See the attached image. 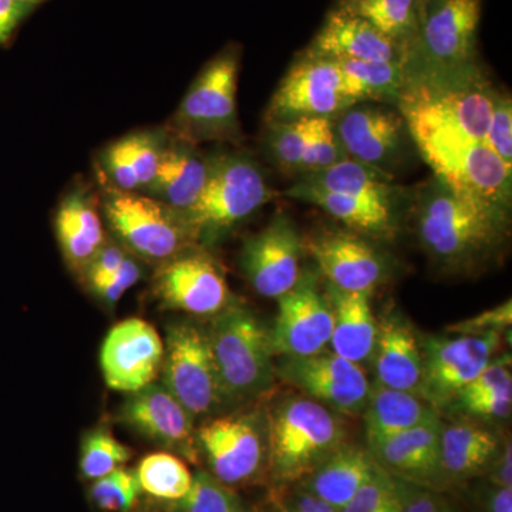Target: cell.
Instances as JSON below:
<instances>
[{
	"mask_svg": "<svg viewBox=\"0 0 512 512\" xmlns=\"http://www.w3.org/2000/svg\"><path fill=\"white\" fill-rule=\"evenodd\" d=\"M495 93L476 63L434 66L406 50L396 106L424 158L485 143Z\"/></svg>",
	"mask_w": 512,
	"mask_h": 512,
	"instance_id": "cell-1",
	"label": "cell"
},
{
	"mask_svg": "<svg viewBox=\"0 0 512 512\" xmlns=\"http://www.w3.org/2000/svg\"><path fill=\"white\" fill-rule=\"evenodd\" d=\"M410 202L421 245L447 271H476L510 237L508 208L458 192L436 175L412 192Z\"/></svg>",
	"mask_w": 512,
	"mask_h": 512,
	"instance_id": "cell-2",
	"label": "cell"
},
{
	"mask_svg": "<svg viewBox=\"0 0 512 512\" xmlns=\"http://www.w3.org/2000/svg\"><path fill=\"white\" fill-rule=\"evenodd\" d=\"M266 424L269 473L279 487L301 483L348 439L342 414L301 393L279 397Z\"/></svg>",
	"mask_w": 512,
	"mask_h": 512,
	"instance_id": "cell-3",
	"label": "cell"
},
{
	"mask_svg": "<svg viewBox=\"0 0 512 512\" xmlns=\"http://www.w3.org/2000/svg\"><path fill=\"white\" fill-rule=\"evenodd\" d=\"M224 402H242L268 392L276 373L269 330L254 312L232 301L207 329Z\"/></svg>",
	"mask_w": 512,
	"mask_h": 512,
	"instance_id": "cell-4",
	"label": "cell"
},
{
	"mask_svg": "<svg viewBox=\"0 0 512 512\" xmlns=\"http://www.w3.org/2000/svg\"><path fill=\"white\" fill-rule=\"evenodd\" d=\"M261 167L245 154L208 158V175L200 198L183 212L195 242L218 237L274 198Z\"/></svg>",
	"mask_w": 512,
	"mask_h": 512,
	"instance_id": "cell-5",
	"label": "cell"
},
{
	"mask_svg": "<svg viewBox=\"0 0 512 512\" xmlns=\"http://www.w3.org/2000/svg\"><path fill=\"white\" fill-rule=\"evenodd\" d=\"M239 57L221 53L205 66L175 114V128L188 143L234 141L239 137L237 83Z\"/></svg>",
	"mask_w": 512,
	"mask_h": 512,
	"instance_id": "cell-6",
	"label": "cell"
},
{
	"mask_svg": "<svg viewBox=\"0 0 512 512\" xmlns=\"http://www.w3.org/2000/svg\"><path fill=\"white\" fill-rule=\"evenodd\" d=\"M104 211L123 244L150 261H170L195 242L183 215L156 198L113 191L104 202Z\"/></svg>",
	"mask_w": 512,
	"mask_h": 512,
	"instance_id": "cell-7",
	"label": "cell"
},
{
	"mask_svg": "<svg viewBox=\"0 0 512 512\" xmlns=\"http://www.w3.org/2000/svg\"><path fill=\"white\" fill-rule=\"evenodd\" d=\"M160 375L165 389L194 419L207 416L224 403L207 329L197 323L168 326Z\"/></svg>",
	"mask_w": 512,
	"mask_h": 512,
	"instance_id": "cell-8",
	"label": "cell"
},
{
	"mask_svg": "<svg viewBox=\"0 0 512 512\" xmlns=\"http://www.w3.org/2000/svg\"><path fill=\"white\" fill-rule=\"evenodd\" d=\"M197 447L212 476L229 487L247 484L268 466L266 413H235L208 421L197 430Z\"/></svg>",
	"mask_w": 512,
	"mask_h": 512,
	"instance_id": "cell-9",
	"label": "cell"
},
{
	"mask_svg": "<svg viewBox=\"0 0 512 512\" xmlns=\"http://www.w3.org/2000/svg\"><path fill=\"white\" fill-rule=\"evenodd\" d=\"M333 124L349 158L390 177L402 173L416 156V144L399 110L357 103L333 117Z\"/></svg>",
	"mask_w": 512,
	"mask_h": 512,
	"instance_id": "cell-10",
	"label": "cell"
},
{
	"mask_svg": "<svg viewBox=\"0 0 512 512\" xmlns=\"http://www.w3.org/2000/svg\"><path fill=\"white\" fill-rule=\"evenodd\" d=\"M503 345V332L483 335L424 336L420 339L423 380L420 396L439 410L490 365Z\"/></svg>",
	"mask_w": 512,
	"mask_h": 512,
	"instance_id": "cell-11",
	"label": "cell"
},
{
	"mask_svg": "<svg viewBox=\"0 0 512 512\" xmlns=\"http://www.w3.org/2000/svg\"><path fill=\"white\" fill-rule=\"evenodd\" d=\"M357 103L335 60L305 55L276 89L266 110V123L336 117Z\"/></svg>",
	"mask_w": 512,
	"mask_h": 512,
	"instance_id": "cell-12",
	"label": "cell"
},
{
	"mask_svg": "<svg viewBox=\"0 0 512 512\" xmlns=\"http://www.w3.org/2000/svg\"><path fill=\"white\" fill-rule=\"evenodd\" d=\"M275 373L298 393L342 416L365 412L372 387L365 369L336 353L281 357L275 363Z\"/></svg>",
	"mask_w": 512,
	"mask_h": 512,
	"instance_id": "cell-13",
	"label": "cell"
},
{
	"mask_svg": "<svg viewBox=\"0 0 512 512\" xmlns=\"http://www.w3.org/2000/svg\"><path fill=\"white\" fill-rule=\"evenodd\" d=\"M305 245L293 222L278 214L242 247L239 265L262 298L279 299L301 281Z\"/></svg>",
	"mask_w": 512,
	"mask_h": 512,
	"instance_id": "cell-14",
	"label": "cell"
},
{
	"mask_svg": "<svg viewBox=\"0 0 512 512\" xmlns=\"http://www.w3.org/2000/svg\"><path fill=\"white\" fill-rule=\"evenodd\" d=\"M154 293L165 308L194 316H215L232 302L224 271L205 252H188L163 262Z\"/></svg>",
	"mask_w": 512,
	"mask_h": 512,
	"instance_id": "cell-15",
	"label": "cell"
},
{
	"mask_svg": "<svg viewBox=\"0 0 512 512\" xmlns=\"http://www.w3.org/2000/svg\"><path fill=\"white\" fill-rule=\"evenodd\" d=\"M278 316L269 330L272 353L279 357L312 356L329 345L332 305L312 275L302 276L295 288L278 299Z\"/></svg>",
	"mask_w": 512,
	"mask_h": 512,
	"instance_id": "cell-16",
	"label": "cell"
},
{
	"mask_svg": "<svg viewBox=\"0 0 512 512\" xmlns=\"http://www.w3.org/2000/svg\"><path fill=\"white\" fill-rule=\"evenodd\" d=\"M419 37L407 52L434 66L474 63L483 0H429Z\"/></svg>",
	"mask_w": 512,
	"mask_h": 512,
	"instance_id": "cell-17",
	"label": "cell"
},
{
	"mask_svg": "<svg viewBox=\"0 0 512 512\" xmlns=\"http://www.w3.org/2000/svg\"><path fill=\"white\" fill-rule=\"evenodd\" d=\"M164 342L147 320L130 318L117 323L104 339L101 372L111 390L134 393L160 376Z\"/></svg>",
	"mask_w": 512,
	"mask_h": 512,
	"instance_id": "cell-18",
	"label": "cell"
},
{
	"mask_svg": "<svg viewBox=\"0 0 512 512\" xmlns=\"http://www.w3.org/2000/svg\"><path fill=\"white\" fill-rule=\"evenodd\" d=\"M328 284L342 291L372 293L389 276L386 255L355 231L330 229L303 239Z\"/></svg>",
	"mask_w": 512,
	"mask_h": 512,
	"instance_id": "cell-19",
	"label": "cell"
},
{
	"mask_svg": "<svg viewBox=\"0 0 512 512\" xmlns=\"http://www.w3.org/2000/svg\"><path fill=\"white\" fill-rule=\"evenodd\" d=\"M120 421L138 436L181 454L188 460L198 457L194 417L165 389L163 383H151L128 394L120 407Z\"/></svg>",
	"mask_w": 512,
	"mask_h": 512,
	"instance_id": "cell-20",
	"label": "cell"
},
{
	"mask_svg": "<svg viewBox=\"0 0 512 512\" xmlns=\"http://www.w3.org/2000/svg\"><path fill=\"white\" fill-rule=\"evenodd\" d=\"M441 430L443 421L434 417L367 450L392 476L439 491L448 484L441 463Z\"/></svg>",
	"mask_w": 512,
	"mask_h": 512,
	"instance_id": "cell-21",
	"label": "cell"
},
{
	"mask_svg": "<svg viewBox=\"0 0 512 512\" xmlns=\"http://www.w3.org/2000/svg\"><path fill=\"white\" fill-rule=\"evenodd\" d=\"M406 49L346 8L329 13L305 55L333 60H403Z\"/></svg>",
	"mask_w": 512,
	"mask_h": 512,
	"instance_id": "cell-22",
	"label": "cell"
},
{
	"mask_svg": "<svg viewBox=\"0 0 512 512\" xmlns=\"http://www.w3.org/2000/svg\"><path fill=\"white\" fill-rule=\"evenodd\" d=\"M372 360L376 383L420 396L423 380L420 339H417L412 325L399 312H387L377 322L376 346Z\"/></svg>",
	"mask_w": 512,
	"mask_h": 512,
	"instance_id": "cell-23",
	"label": "cell"
},
{
	"mask_svg": "<svg viewBox=\"0 0 512 512\" xmlns=\"http://www.w3.org/2000/svg\"><path fill=\"white\" fill-rule=\"evenodd\" d=\"M285 194L315 205L363 237L390 238L397 229L400 204L326 191L301 180Z\"/></svg>",
	"mask_w": 512,
	"mask_h": 512,
	"instance_id": "cell-24",
	"label": "cell"
},
{
	"mask_svg": "<svg viewBox=\"0 0 512 512\" xmlns=\"http://www.w3.org/2000/svg\"><path fill=\"white\" fill-rule=\"evenodd\" d=\"M326 295L333 312L329 342L333 353L362 366L373 359L377 338V320L369 293L342 291L328 284Z\"/></svg>",
	"mask_w": 512,
	"mask_h": 512,
	"instance_id": "cell-25",
	"label": "cell"
},
{
	"mask_svg": "<svg viewBox=\"0 0 512 512\" xmlns=\"http://www.w3.org/2000/svg\"><path fill=\"white\" fill-rule=\"evenodd\" d=\"M376 467L375 458L367 447L346 441L298 484L340 511L372 477Z\"/></svg>",
	"mask_w": 512,
	"mask_h": 512,
	"instance_id": "cell-26",
	"label": "cell"
},
{
	"mask_svg": "<svg viewBox=\"0 0 512 512\" xmlns=\"http://www.w3.org/2000/svg\"><path fill=\"white\" fill-rule=\"evenodd\" d=\"M207 175L208 158L198 153L195 144L180 138L164 148L156 177L148 190L156 200L183 214L200 198Z\"/></svg>",
	"mask_w": 512,
	"mask_h": 512,
	"instance_id": "cell-27",
	"label": "cell"
},
{
	"mask_svg": "<svg viewBox=\"0 0 512 512\" xmlns=\"http://www.w3.org/2000/svg\"><path fill=\"white\" fill-rule=\"evenodd\" d=\"M434 417H439V413L419 394L389 389L375 383L370 387L363 412L367 448L375 447Z\"/></svg>",
	"mask_w": 512,
	"mask_h": 512,
	"instance_id": "cell-28",
	"label": "cell"
},
{
	"mask_svg": "<svg viewBox=\"0 0 512 512\" xmlns=\"http://www.w3.org/2000/svg\"><path fill=\"white\" fill-rule=\"evenodd\" d=\"M503 441L495 431L478 424L443 423L441 463L448 483L488 473Z\"/></svg>",
	"mask_w": 512,
	"mask_h": 512,
	"instance_id": "cell-29",
	"label": "cell"
},
{
	"mask_svg": "<svg viewBox=\"0 0 512 512\" xmlns=\"http://www.w3.org/2000/svg\"><path fill=\"white\" fill-rule=\"evenodd\" d=\"M56 232L67 262L76 271H86L106 244L99 212L82 192L70 194L60 205Z\"/></svg>",
	"mask_w": 512,
	"mask_h": 512,
	"instance_id": "cell-30",
	"label": "cell"
},
{
	"mask_svg": "<svg viewBox=\"0 0 512 512\" xmlns=\"http://www.w3.org/2000/svg\"><path fill=\"white\" fill-rule=\"evenodd\" d=\"M299 180L322 190L392 204H403L406 195L402 188L394 184L393 177L352 158H346L319 173L302 175Z\"/></svg>",
	"mask_w": 512,
	"mask_h": 512,
	"instance_id": "cell-31",
	"label": "cell"
},
{
	"mask_svg": "<svg viewBox=\"0 0 512 512\" xmlns=\"http://www.w3.org/2000/svg\"><path fill=\"white\" fill-rule=\"evenodd\" d=\"M343 8L365 19L403 49H406L404 45H412L419 35V0H349Z\"/></svg>",
	"mask_w": 512,
	"mask_h": 512,
	"instance_id": "cell-32",
	"label": "cell"
},
{
	"mask_svg": "<svg viewBox=\"0 0 512 512\" xmlns=\"http://www.w3.org/2000/svg\"><path fill=\"white\" fill-rule=\"evenodd\" d=\"M335 62L348 79L353 96L359 103L372 100L396 106L403 83V60L340 59Z\"/></svg>",
	"mask_w": 512,
	"mask_h": 512,
	"instance_id": "cell-33",
	"label": "cell"
},
{
	"mask_svg": "<svg viewBox=\"0 0 512 512\" xmlns=\"http://www.w3.org/2000/svg\"><path fill=\"white\" fill-rule=\"evenodd\" d=\"M141 493L164 503L180 500L192 484V474L180 457L158 451L144 457L136 470Z\"/></svg>",
	"mask_w": 512,
	"mask_h": 512,
	"instance_id": "cell-34",
	"label": "cell"
},
{
	"mask_svg": "<svg viewBox=\"0 0 512 512\" xmlns=\"http://www.w3.org/2000/svg\"><path fill=\"white\" fill-rule=\"evenodd\" d=\"M131 457V448L117 440L109 429L96 427L83 436L80 446V471L86 480L94 481L124 467Z\"/></svg>",
	"mask_w": 512,
	"mask_h": 512,
	"instance_id": "cell-35",
	"label": "cell"
},
{
	"mask_svg": "<svg viewBox=\"0 0 512 512\" xmlns=\"http://www.w3.org/2000/svg\"><path fill=\"white\" fill-rule=\"evenodd\" d=\"M167 504L171 512H245L239 495L210 471L194 474L188 493Z\"/></svg>",
	"mask_w": 512,
	"mask_h": 512,
	"instance_id": "cell-36",
	"label": "cell"
},
{
	"mask_svg": "<svg viewBox=\"0 0 512 512\" xmlns=\"http://www.w3.org/2000/svg\"><path fill=\"white\" fill-rule=\"evenodd\" d=\"M309 126L311 119L266 123L265 144L269 156L285 173L302 175Z\"/></svg>",
	"mask_w": 512,
	"mask_h": 512,
	"instance_id": "cell-37",
	"label": "cell"
},
{
	"mask_svg": "<svg viewBox=\"0 0 512 512\" xmlns=\"http://www.w3.org/2000/svg\"><path fill=\"white\" fill-rule=\"evenodd\" d=\"M409 483L377 464L375 473L339 512H402Z\"/></svg>",
	"mask_w": 512,
	"mask_h": 512,
	"instance_id": "cell-38",
	"label": "cell"
},
{
	"mask_svg": "<svg viewBox=\"0 0 512 512\" xmlns=\"http://www.w3.org/2000/svg\"><path fill=\"white\" fill-rule=\"evenodd\" d=\"M141 494L136 470L120 467L94 480L90 498L97 508L106 512H130Z\"/></svg>",
	"mask_w": 512,
	"mask_h": 512,
	"instance_id": "cell-39",
	"label": "cell"
},
{
	"mask_svg": "<svg viewBox=\"0 0 512 512\" xmlns=\"http://www.w3.org/2000/svg\"><path fill=\"white\" fill-rule=\"evenodd\" d=\"M346 158L349 157L340 143L333 117H313L306 141L302 175L319 173Z\"/></svg>",
	"mask_w": 512,
	"mask_h": 512,
	"instance_id": "cell-40",
	"label": "cell"
},
{
	"mask_svg": "<svg viewBox=\"0 0 512 512\" xmlns=\"http://www.w3.org/2000/svg\"><path fill=\"white\" fill-rule=\"evenodd\" d=\"M485 144L512 170V101L510 94L495 93Z\"/></svg>",
	"mask_w": 512,
	"mask_h": 512,
	"instance_id": "cell-41",
	"label": "cell"
},
{
	"mask_svg": "<svg viewBox=\"0 0 512 512\" xmlns=\"http://www.w3.org/2000/svg\"><path fill=\"white\" fill-rule=\"evenodd\" d=\"M124 138L140 188L150 187L156 177L164 147H161L153 134H134Z\"/></svg>",
	"mask_w": 512,
	"mask_h": 512,
	"instance_id": "cell-42",
	"label": "cell"
},
{
	"mask_svg": "<svg viewBox=\"0 0 512 512\" xmlns=\"http://www.w3.org/2000/svg\"><path fill=\"white\" fill-rule=\"evenodd\" d=\"M457 409L478 419H508L512 410V389L478 394V396L456 397Z\"/></svg>",
	"mask_w": 512,
	"mask_h": 512,
	"instance_id": "cell-43",
	"label": "cell"
},
{
	"mask_svg": "<svg viewBox=\"0 0 512 512\" xmlns=\"http://www.w3.org/2000/svg\"><path fill=\"white\" fill-rule=\"evenodd\" d=\"M511 299L461 322L448 326V332L456 335H483L490 332H505L511 328Z\"/></svg>",
	"mask_w": 512,
	"mask_h": 512,
	"instance_id": "cell-44",
	"label": "cell"
},
{
	"mask_svg": "<svg viewBox=\"0 0 512 512\" xmlns=\"http://www.w3.org/2000/svg\"><path fill=\"white\" fill-rule=\"evenodd\" d=\"M104 164H106V171L109 173L111 181L117 185L119 190L134 191L140 188L136 171L131 164L126 138H121L113 146L107 148L106 154H104Z\"/></svg>",
	"mask_w": 512,
	"mask_h": 512,
	"instance_id": "cell-45",
	"label": "cell"
},
{
	"mask_svg": "<svg viewBox=\"0 0 512 512\" xmlns=\"http://www.w3.org/2000/svg\"><path fill=\"white\" fill-rule=\"evenodd\" d=\"M140 276V266L137 265L133 258L127 255L123 264L117 269L116 274L110 276L106 281L92 286V289L104 302L114 305V303L119 302L123 298L124 293L128 289L133 288L137 284Z\"/></svg>",
	"mask_w": 512,
	"mask_h": 512,
	"instance_id": "cell-46",
	"label": "cell"
},
{
	"mask_svg": "<svg viewBox=\"0 0 512 512\" xmlns=\"http://www.w3.org/2000/svg\"><path fill=\"white\" fill-rule=\"evenodd\" d=\"M295 488L291 485H284L279 487L281 490L275 497L276 510L278 512H339L336 508L330 507L325 501L320 500L306 491L305 488L299 484Z\"/></svg>",
	"mask_w": 512,
	"mask_h": 512,
	"instance_id": "cell-47",
	"label": "cell"
},
{
	"mask_svg": "<svg viewBox=\"0 0 512 512\" xmlns=\"http://www.w3.org/2000/svg\"><path fill=\"white\" fill-rule=\"evenodd\" d=\"M126 256V252L119 245L104 244L84 271L89 285L100 284V282L106 281L110 276L116 274Z\"/></svg>",
	"mask_w": 512,
	"mask_h": 512,
	"instance_id": "cell-48",
	"label": "cell"
},
{
	"mask_svg": "<svg viewBox=\"0 0 512 512\" xmlns=\"http://www.w3.org/2000/svg\"><path fill=\"white\" fill-rule=\"evenodd\" d=\"M429 488L409 484L402 512H451L450 505Z\"/></svg>",
	"mask_w": 512,
	"mask_h": 512,
	"instance_id": "cell-49",
	"label": "cell"
},
{
	"mask_svg": "<svg viewBox=\"0 0 512 512\" xmlns=\"http://www.w3.org/2000/svg\"><path fill=\"white\" fill-rule=\"evenodd\" d=\"M18 0H0V45H5L30 10Z\"/></svg>",
	"mask_w": 512,
	"mask_h": 512,
	"instance_id": "cell-50",
	"label": "cell"
},
{
	"mask_svg": "<svg viewBox=\"0 0 512 512\" xmlns=\"http://www.w3.org/2000/svg\"><path fill=\"white\" fill-rule=\"evenodd\" d=\"M491 484L495 488L512 487V446L511 440H504L503 446L494 458L490 470Z\"/></svg>",
	"mask_w": 512,
	"mask_h": 512,
	"instance_id": "cell-51",
	"label": "cell"
},
{
	"mask_svg": "<svg viewBox=\"0 0 512 512\" xmlns=\"http://www.w3.org/2000/svg\"><path fill=\"white\" fill-rule=\"evenodd\" d=\"M490 512H512V487L494 488L488 500Z\"/></svg>",
	"mask_w": 512,
	"mask_h": 512,
	"instance_id": "cell-52",
	"label": "cell"
},
{
	"mask_svg": "<svg viewBox=\"0 0 512 512\" xmlns=\"http://www.w3.org/2000/svg\"><path fill=\"white\" fill-rule=\"evenodd\" d=\"M18 2L23 3V5L30 6V8H35V6L39 5L43 0H18Z\"/></svg>",
	"mask_w": 512,
	"mask_h": 512,
	"instance_id": "cell-53",
	"label": "cell"
},
{
	"mask_svg": "<svg viewBox=\"0 0 512 512\" xmlns=\"http://www.w3.org/2000/svg\"><path fill=\"white\" fill-rule=\"evenodd\" d=\"M419 2H420V3H421V2H426V0H419Z\"/></svg>",
	"mask_w": 512,
	"mask_h": 512,
	"instance_id": "cell-54",
	"label": "cell"
}]
</instances>
